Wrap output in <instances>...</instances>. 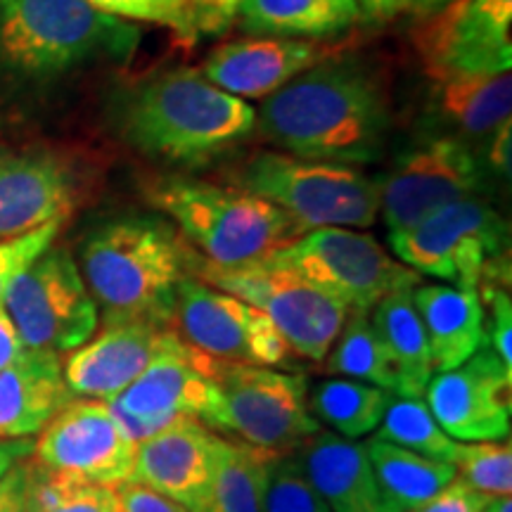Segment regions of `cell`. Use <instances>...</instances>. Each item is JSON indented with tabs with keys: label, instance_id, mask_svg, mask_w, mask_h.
Here are the masks:
<instances>
[{
	"label": "cell",
	"instance_id": "6da1fadb",
	"mask_svg": "<svg viewBox=\"0 0 512 512\" xmlns=\"http://www.w3.org/2000/svg\"><path fill=\"white\" fill-rule=\"evenodd\" d=\"M256 128L292 157L361 166L384 155L392 107L370 62L330 55L264 98Z\"/></svg>",
	"mask_w": 512,
	"mask_h": 512
},
{
	"label": "cell",
	"instance_id": "7a4b0ae2",
	"mask_svg": "<svg viewBox=\"0 0 512 512\" xmlns=\"http://www.w3.org/2000/svg\"><path fill=\"white\" fill-rule=\"evenodd\" d=\"M117 128L133 150L171 166H204L256 128V110L204 79L200 69H171L121 93Z\"/></svg>",
	"mask_w": 512,
	"mask_h": 512
},
{
	"label": "cell",
	"instance_id": "3957f363",
	"mask_svg": "<svg viewBox=\"0 0 512 512\" xmlns=\"http://www.w3.org/2000/svg\"><path fill=\"white\" fill-rule=\"evenodd\" d=\"M197 256L174 223L128 214L95 226L76 264L102 320L174 325L176 287L192 275Z\"/></svg>",
	"mask_w": 512,
	"mask_h": 512
},
{
	"label": "cell",
	"instance_id": "277c9868",
	"mask_svg": "<svg viewBox=\"0 0 512 512\" xmlns=\"http://www.w3.org/2000/svg\"><path fill=\"white\" fill-rule=\"evenodd\" d=\"M140 36L136 24L86 0H0V72L19 83H55L126 64Z\"/></svg>",
	"mask_w": 512,
	"mask_h": 512
},
{
	"label": "cell",
	"instance_id": "5b68a950",
	"mask_svg": "<svg viewBox=\"0 0 512 512\" xmlns=\"http://www.w3.org/2000/svg\"><path fill=\"white\" fill-rule=\"evenodd\" d=\"M143 195L216 266L249 264L306 233L283 209L235 185L157 174L143 183Z\"/></svg>",
	"mask_w": 512,
	"mask_h": 512
},
{
	"label": "cell",
	"instance_id": "8992f818",
	"mask_svg": "<svg viewBox=\"0 0 512 512\" xmlns=\"http://www.w3.org/2000/svg\"><path fill=\"white\" fill-rule=\"evenodd\" d=\"M389 247L418 275L460 290L508 287L510 230L494 207L470 197L446 204L406 230L389 233Z\"/></svg>",
	"mask_w": 512,
	"mask_h": 512
},
{
	"label": "cell",
	"instance_id": "52a82bcc",
	"mask_svg": "<svg viewBox=\"0 0 512 512\" xmlns=\"http://www.w3.org/2000/svg\"><path fill=\"white\" fill-rule=\"evenodd\" d=\"M230 178L235 188L275 204L304 230L368 228L380 216V181L358 166L256 152Z\"/></svg>",
	"mask_w": 512,
	"mask_h": 512
},
{
	"label": "cell",
	"instance_id": "ba28073f",
	"mask_svg": "<svg viewBox=\"0 0 512 512\" xmlns=\"http://www.w3.org/2000/svg\"><path fill=\"white\" fill-rule=\"evenodd\" d=\"M216 406L204 425L261 451L297 453L323 427L311 415L309 382L292 370L214 363Z\"/></svg>",
	"mask_w": 512,
	"mask_h": 512
},
{
	"label": "cell",
	"instance_id": "9c48e42d",
	"mask_svg": "<svg viewBox=\"0 0 512 512\" xmlns=\"http://www.w3.org/2000/svg\"><path fill=\"white\" fill-rule=\"evenodd\" d=\"M261 261L297 275L347 311L370 313L389 292L422 283L418 273L384 252L373 235L351 228L306 230Z\"/></svg>",
	"mask_w": 512,
	"mask_h": 512
},
{
	"label": "cell",
	"instance_id": "30bf717a",
	"mask_svg": "<svg viewBox=\"0 0 512 512\" xmlns=\"http://www.w3.org/2000/svg\"><path fill=\"white\" fill-rule=\"evenodd\" d=\"M192 275L259 309L275 325L292 354L316 366L332 349L349 313L302 278L268 266L261 259L240 266H216L197 256Z\"/></svg>",
	"mask_w": 512,
	"mask_h": 512
},
{
	"label": "cell",
	"instance_id": "8fae6325",
	"mask_svg": "<svg viewBox=\"0 0 512 512\" xmlns=\"http://www.w3.org/2000/svg\"><path fill=\"white\" fill-rule=\"evenodd\" d=\"M3 309L29 349L57 356L86 344L100 325L74 254L55 242L17 275Z\"/></svg>",
	"mask_w": 512,
	"mask_h": 512
},
{
	"label": "cell",
	"instance_id": "7c38bea8",
	"mask_svg": "<svg viewBox=\"0 0 512 512\" xmlns=\"http://www.w3.org/2000/svg\"><path fill=\"white\" fill-rule=\"evenodd\" d=\"M174 328L190 347L219 361L292 368L294 354L268 316L195 275L176 287Z\"/></svg>",
	"mask_w": 512,
	"mask_h": 512
},
{
	"label": "cell",
	"instance_id": "4fadbf2b",
	"mask_svg": "<svg viewBox=\"0 0 512 512\" xmlns=\"http://www.w3.org/2000/svg\"><path fill=\"white\" fill-rule=\"evenodd\" d=\"M214 363L216 358L178 337L124 392L105 403L136 444L183 418L204 425L216 406Z\"/></svg>",
	"mask_w": 512,
	"mask_h": 512
},
{
	"label": "cell",
	"instance_id": "5bb4252c",
	"mask_svg": "<svg viewBox=\"0 0 512 512\" xmlns=\"http://www.w3.org/2000/svg\"><path fill=\"white\" fill-rule=\"evenodd\" d=\"M136 446L105 401L74 399L38 434L31 460L53 475L117 489L133 475Z\"/></svg>",
	"mask_w": 512,
	"mask_h": 512
},
{
	"label": "cell",
	"instance_id": "9a60e30c",
	"mask_svg": "<svg viewBox=\"0 0 512 512\" xmlns=\"http://www.w3.org/2000/svg\"><path fill=\"white\" fill-rule=\"evenodd\" d=\"M86 195V169L67 152L0 150V242L67 221Z\"/></svg>",
	"mask_w": 512,
	"mask_h": 512
},
{
	"label": "cell",
	"instance_id": "2e32d148",
	"mask_svg": "<svg viewBox=\"0 0 512 512\" xmlns=\"http://www.w3.org/2000/svg\"><path fill=\"white\" fill-rule=\"evenodd\" d=\"M479 192L482 169L477 157L458 138H437L403 157L380 183V214L394 233Z\"/></svg>",
	"mask_w": 512,
	"mask_h": 512
},
{
	"label": "cell",
	"instance_id": "e0dca14e",
	"mask_svg": "<svg viewBox=\"0 0 512 512\" xmlns=\"http://www.w3.org/2000/svg\"><path fill=\"white\" fill-rule=\"evenodd\" d=\"M512 0H453L427 19L418 46L434 79L512 67Z\"/></svg>",
	"mask_w": 512,
	"mask_h": 512
},
{
	"label": "cell",
	"instance_id": "ac0fdd59",
	"mask_svg": "<svg viewBox=\"0 0 512 512\" xmlns=\"http://www.w3.org/2000/svg\"><path fill=\"white\" fill-rule=\"evenodd\" d=\"M425 396L434 420L451 439L463 444L510 439L512 373L489 344L463 366L434 373Z\"/></svg>",
	"mask_w": 512,
	"mask_h": 512
},
{
	"label": "cell",
	"instance_id": "d6986e66",
	"mask_svg": "<svg viewBox=\"0 0 512 512\" xmlns=\"http://www.w3.org/2000/svg\"><path fill=\"white\" fill-rule=\"evenodd\" d=\"M178 337L174 325L102 320V328L86 344L62 358L69 392L74 399L112 401Z\"/></svg>",
	"mask_w": 512,
	"mask_h": 512
},
{
	"label": "cell",
	"instance_id": "ffe728a7",
	"mask_svg": "<svg viewBox=\"0 0 512 512\" xmlns=\"http://www.w3.org/2000/svg\"><path fill=\"white\" fill-rule=\"evenodd\" d=\"M219 444L221 434L211 432L200 420H176L162 432L138 441L128 482L150 486L190 512H200L219 463Z\"/></svg>",
	"mask_w": 512,
	"mask_h": 512
},
{
	"label": "cell",
	"instance_id": "44dd1931",
	"mask_svg": "<svg viewBox=\"0 0 512 512\" xmlns=\"http://www.w3.org/2000/svg\"><path fill=\"white\" fill-rule=\"evenodd\" d=\"M330 55V43L252 36L214 50L200 72L235 98L264 100Z\"/></svg>",
	"mask_w": 512,
	"mask_h": 512
},
{
	"label": "cell",
	"instance_id": "7402d4cb",
	"mask_svg": "<svg viewBox=\"0 0 512 512\" xmlns=\"http://www.w3.org/2000/svg\"><path fill=\"white\" fill-rule=\"evenodd\" d=\"M74 401L62 373V356L29 349L0 370V439H31Z\"/></svg>",
	"mask_w": 512,
	"mask_h": 512
},
{
	"label": "cell",
	"instance_id": "603a6c76",
	"mask_svg": "<svg viewBox=\"0 0 512 512\" xmlns=\"http://www.w3.org/2000/svg\"><path fill=\"white\" fill-rule=\"evenodd\" d=\"M294 456L330 512H382L366 444L320 430Z\"/></svg>",
	"mask_w": 512,
	"mask_h": 512
},
{
	"label": "cell",
	"instance_id": "cb8c5ba5",
	"mask_svg": "<svg viewBox=\"0 0 512 512\" xmlns=\"http://www.w3.org/2000/svg\"><path fill=\"white\" fill-rule=\"evenodd\" d=\"M413 302L425 325L434 373L463 366L489 344L486 313L477 290L420 283L413 287Z\"/></svg>",
	"mask_w": 512,
	"mask_h": 512
},
{
	"label": "cell",
	"instance_id": "d4e9b609",
	"mask_svg": "<svg viewBox=\"0 0 512 512\" xmlns=\"http://www.w3.org/2000/svg\"><path fill=\"white\" fill-rule=\"evenodd\" d=\"M361 19L356 0H242L235 22L249 36L325 43Z\"/></svg>",
	"mask_w": 512,
	"mask_h": 512
},
{
	"label": "cell",
	"instance_id": "484cf974",
	"mask_svg": "<svg viewBox=\"0 0 512 512\" xmlns=\"http://www.w3.org/2000/svg\"><path fill=\"white\" fill-rule=\"evenodd\" d=\"M370 313H373L370 323L392 361L396 382H399L396 396L422 399L434 377V368L425 325L413 302V287H399L389 292Z\"/></svg>",
	"mask_w": 512,
	"mask_h": 512
},
{
	"label": "cell",
	"instance_id": "4316f807",
	"mask_svg": "<svg viewBox=\"0 0 512 512\" xmlns=\"http://www.w3.org/2000/svg\"><path fill=\"white\" fill-rule=\"evenodd\" d=\"M382 512H411L437 496L456 479V467L441 460L422 458L389 441H366Z\"/></svg>",
	"mask_w": 512,
	"mask_h": 512
},
{
	"label": "cell",
	"instance_id": "83f0119b",
	"mask_svg": "<svg viewBox=\"0 0 512 512\" xmlns=\"http://www.w3.org/2000/svg\"><path fill=\"white\" fill-rule=\"evenodd\" d=\"M441 112L472 136H491L512 112V76L453 74L437 79Z\"/></svg>",
	"mask_w": 512,
	"mask_h": 512
},
{
	"label": "cell",
	"instance_id": "f1b7e54d",
	"mask_svg": "<svg viewBox=\"0 0 512 512\" xmlns=\"http://www.w3.org/2000/svg\"><path fill=\"white\" fill-rule=\"evenodd\" d=\"M273 460L275 453L221 437L219 463L200 512H264Z\"/></svg>",
	"mask_w": 512,
	"mask_h": 512
},
{
	"label": "cell",
	"instance_id": "f546056e",
	"mask_svg": "<svg viewBox=\"0 0 512 512\" xmlns=\"http://www.w3.org/2000/svg\"><path fill=\"white\" fill-rule=\"evenodd\" d=\"M392 396L396 394L375 384L330 377L309 389V408L320 427H330L339 437L358 441L380 427Z\"/></svg>",
	"mask_w": 512,
	"mask_h": 512
},
{
	"label": "cell",
	"instance_id": "4dcf8cb0",
	"mask_svg": "<svg viewBox=\"0 0 512 512\" xmlns=\"http://www.w3.org/2000/svg\"><path fill=\"white\" fill-rule=\"evenodd\" d=\"M320 370L330 377H349V380L368 382L387 392H399V382L384 351L380 337L370 323V313L349 311L342 330L332 349L318 363Z\"/></svg>",
	"mask_w": 512,
	"mask_h": 512
},
{
	"label": "cell",
	"instance_id": "1f68e13d",
	"mask_svg": "<svg viewBox=\"0 0 512 512\" xmlns=\"http://www.w3.org/2000/svg\"><path fill=\"white\" fill-rule=\"evenodd\" d=\"M375 432L377 439L418 453L422 458L441 460V463L451 465L460 446V441L451 439L441 430L427 401L418 399V396H392Z\"/></svg>",
	"mask_w": 512,
	"mask_h": 512
},
{
	"label": "cell",
	"instance_id": "d6a6232c",
	"mask_svg": "<svg viewBox=\"0 0 512 512\" xmlns=\"http://www.w3.org/2000/svg\"><path fill=\"white\" fill-rule=\"evenodd\" d=\"M34 512H119L117 491L53 475L34 463Z\"/></svg>",
	"mask_w": 512,
	"mask_h": 512
},
{
	"label": "cell",
	"instance_id": "836d02e7",
	"mask_svg": "<svg viewBox=\"0 0 512 512\" xmlns=\"http://www.w3.org/2000/svg\"><path fill=\"white\" fill-rule=\"evenodd\" d=\"M456 475L489 498L512 494V446L505 441H460L456 460Z\"/></svg>",
	"mask_w": 512,
	"mask_h": 512
},
{
	"label": "cell",
	"instance_id": "e575fe53",
	"mask_svg": "<svg viewBox=\"0 0 512 512\" xmlns=\"http://www.w3.org/2000/svg\"><path fill=\"white\" fill-rule=\"evenodd\" d=\"M105 15L124 19V22H147L169 29L181 46H195L200 41L188 0H86Z\"/></svg>",
	"mask_w": 512,
	"mask_h": 512
},
{
	"label": "cell",
	"instance_id": "d590c367",
	"mask_svg": "<svg viewBox=\"0 0 512 512\" xmlns=\"http://www.w3.org/2000/svg\"><path fill=\"white\" fill-rule=\"evenodd\" d=\"M264 512H330L313 484L306 479L294 453L275 456L268 472Z\"/></svg>",
	"mask_w": 512,
	"mask_h": 512
},
{
	"label": "cell",
	"instance_id": "8d00e7d4",
	"mask_svg": "<svg viewBox=\"0 0 512 512\" xmlns=\"http://www.w3.org/2000/svg\"><path fill=\"white\" fill-rule=\"evenodd\" d=\"M62 223L64 221L48 223V226L31 230L27 235L0 242V306H3L5 294H8L10 285L15 283L17 275L57 240Z\"/></svg>",
	"mask_w": 512,
	"mask_h": 512
},
{
	"label": "cell",
	"instance_id": "74e56055",
	"mask_svg": "<svg viewBox=\"0 0 512 512\" xmlns=\"http://www.w3.org/2000/svg\"><path fill=\"white\" fill-rule=\"evenodd\" d=\"M479 299L491 304V328L486 330V339L491 342V351L501 358L508 373H512V302L503 287H486L479 292Z\"/></svg>",
	"mask_w": 512,
	"mask_h": 512
},
{
	"label": "cell",
	"instance_id": "f35d334b",
	"mask_svg": "<svg viewBox=\"0 0 512 512\" xmlns=\"http://www.w3.org/2000/svg\"><path fill=\"white\" fill-rule=\"evenodd\" d=\"M0 512H34V460L22 458L0 479Z\"/></svg>",
	"mask_w": 512,
	"mask_h": 512
},
{
	"label": "cell",
	"instance_id": "ab89813d",
	"mask_svg": "<svg viewBox=\"0 0 512 512\" xmlns=\"http://www.w3.org/2000/svg\"><path fill=\"white\" fill-rule=\"evenodd\" d=\"M197 36H226L238 17L242 0H188Z\"/></svg>",
	"mask_w": 512,
	"mask_h": 512
},
{
	"label": "cell",
	"instance_id": "60d3db41",
	"mask_svg": "<svg viewBox=\"0 0 512 512\" xmlns=\"http://www.w3.org/2000/svg\"><path fill=\"white\" fill-rule=\"evenodd\" d=\"M489 501V496L479 494L477 489H472L456 475V479L446 484L437 496H432L430 501L411 512H482Z\"/></svg>",
	"mask_w": 512,
	"mask_h": 512
},
{
	"label": "cell",
	"instance_id": "b9f144b4",
	"mask_svg": "<svg viewBox=\"0 0 512 512\" xmlns=\"http://www.w3.org/2000/svg\"><path fill=\"white\" fill-rule=\"evenodd\" d=\"M114 491H117L119 512H190L174 498L138 482H126Z\"/></svg>",
	"mask_w": 512,
	"mask_h": 512
},
{
	"label": "cell",
	"instance_id": "7bdbcfd3",
	"mask_svg": "<svg viewBox=\"0 0 512 512\" xmlns=\"http://www.w3.org/2000/svg\"><path fill=\"white\" fill-rule=\"evenodd\" d=\"M27 351L29 347L22 342V337H19L15 323H12L8 313L0 306V370L10 368L12 363L19 361Z\"/></svg>",
	"mask_w": 512,
	"mask_h": 512
},
{
	"label": "cell",
	"instance_id": "ee69618b",
	"mask_svg": "<svg viewBox=\"0 0 512 512\" xmlns=\"http://www.w3.org/2000/svg\"><path fill=\"white\" fill-rule=\"evenodd\" d=\"M510 138H512V131H510V119H508L505 124H501L494 133H491L489 155H486L491 169L505 178H510V157H512Z\"/></svg>",
	"mask_w": 512,
	"mask_h": 512
},
{
	"label": "cell",
	"instance_id": "f6af8a7d",
	"mask_svg": "<svg viewBox=\"0 0 512 512\" xmlns=\"http://www.w3.org/2000/svg\"><path fill=\"white\" fill-rule=\"evenodd\" d=\"M31 448H34L31 439H0V479L8 475L12 465L31 456Z\"/></svg>",
	"mask_w": 512,
	"mask_h": 512
},
{
	"label": "cell",
	"instance_id": "bcb514c9",
	"mask_svg": "<svg viewBox=\"0 0 512 512\" xmlns=\"http://www.w3.org/2000/svg\"><path fill=\"white\" fill-rule=\"evenodd\" d=\"M358 10H361V17L368 19V22H389L399 15L401 5L399 0H356Z\"/></svg>",
	"mask_w": 512,
	"mask_h": 512
},
{
	"label": "cell",
	"instance_id": "7dc6e473",
	"mask_svg": "<svg viewBox=\"0 0 512 512\" xmlns=\"http://www.w3.org/2000/svg\"><path fill=\"white\" fill-rule=\"evenodd\" d=\"M453 0H399L401 10L411 12L415 17H422V19H430L437 15L446 8V5H451Z\"/></svg>",
	"mask_w": 512,
	"mask_h": 512
},
{
	"label": "cell",
	"instance_id": "c3c4849f",
	"mask_svg": "<svg viewBox=\"0 0 512 512\" xmlns=\"http://www.w3.org/2000/svg\"><path fill=\"white\" fill-rule=\"evenodd\" d=\"M482 512H512V498L510 496L491 498Z\"/></svg>",
	"mask_w": 512,
	"mask_h": 512
}]
</instances>
